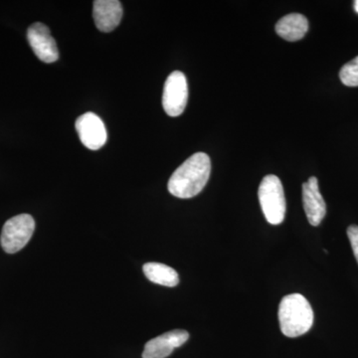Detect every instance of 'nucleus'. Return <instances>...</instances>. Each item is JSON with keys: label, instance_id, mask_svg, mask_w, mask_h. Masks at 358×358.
<instances>
[{"label": "nucleus", "instance_id": "nucleus-1", "mask_svg": "<svg viewBox=\"0 0 358 358\" xmlns=\"http://www.w3.org/2000/svg\"><path fill=\"white\" fill-rule=\"evenodd\" d=\"M210 173L211 162L208 155L197 152L174 171L167 185L169 192L178 199H192L203 190Z\"/></svg>", "mask_w": 358, "mask_h": 358}, {"label": "nucleus", "instance_id": "nucleus-2", "mask_svg": "<svg viewBox=\"0 0 358 358\" xmlns=\"http://www.w3.org/2000/svg\"><path fill=\"white\" fill-rule=\"evenodd\" d=\"M280 327L287 338H299L307 334L313 324V310L301 294H291L282 299L279 306Z\"/></svg>", "mask_w": 358, "mask_h": 358}, {"label": "nucleus", "instance_id": "nucleus-3", "mask_svg": "<svg viewBox=\"0 0 358 358\" xmlns=\"http://www.w3.org/2000/svg\"><path fill=\"white\" fill-rule=\"evenodd\" d=\"M258 196L268 222L272 225L281 224L286 215L287 203L280 178L273 174L265 176L259 186Z\"/></svg>", "mask_w": 358, "mask_h": 358}, {"label": "nucleus", "instance_id": "nucleus-4", "mask_svg": "<svg viewBox=\"0 0 358 358\" xmlns=\"http://www.w3.org/2000/svg\"><path fill=\"white\" fill-rule=\"evenodd\" d=\"M35 230V221L29 214H20L9 219L2 228V248L8 254L17 253L31 239Z\"/></svg>", "mask_w": 358, "mask_h": 358}, {"label": "nucleus", "instance_id": "nucleus-5", "mask_svg": "<svg viewBox=\"0 0 358 358\" xmlns=\"http://www.w3.org/2000/svg\"><path fill=\"white\" fill-rule=\"evenodd\" d=\"M188 101V85L185 75L174 71L167 77L162 94V106L169 117H178L185 112Z\"/></svg>", "mask_w": 358, "mask_h": 358}, {"label": "nucleus", "instance_id": "nucleus-6", "mask_svg": "<svg viewBox=\"0 0 358 358\" xmlns=\"http://www.w3.org/2000/svg\"><path fill=\"white\" fill-rule=\"evenodd\" d=\"M27 39L33 52L42 62H55L59 58V51L55 39L50 30L43 23L36 22L27 30Z\"/></svg>", "mask_w": 358, "mask_h": 358}, {"label": "nucleus", "instance_id": "nucleus-7", "mask_svg": "<svg viewBox=\"0 0 358 358\" xmlns=\"http://www.w3.org/2000/svg\"><path fill=\"white\" fill-rule=\"evenodd\" d=\"M75 126L80 140L89 150H100L105 145L108 138L107 129L100 117L94 113L80 115Z\"/></svg>", "mask_w": 358, "mask_h": 358}, {"label": "nucleus", "instance_id": "nucleus-8", "mask_svg": "<svg viewBox=\"0 0 358 358\" xmlns=\"http://www.w3.org/2000/svg\"><path fill=\"white\" fill-rule=\"evenodd\" d=\"M189 338V334L182 329L169 331L148 341L143 350V358H166L176 348L185 345Z\"/></svg>", "mask_w": 358, "mask_h": 358}, {"label": "nucleus", "instance_id": "nucleus-9", "mask_svg": "<svg viewBox=\"0 0 358 358\" xmlns=\"http://www.w3.org/2000/svg\"><path fill=\"white\" fill-rule=\"evenodd\" d=\"M303 202L308 223L317 227L326 216L327 204L320 194L319 181L315 176L303 185Z\"/></svg>", "mask_w": 358, "mask_h": 358}, {"label": "nucleus", "instance_id": "nucleus-10", "mask_svg": "<svg viewBox=\"0 0 358 358\" xmlns=\"http://www.w3.org/2000/svg\"><path fill=\"white\" fill-rule=\"evenodd\" d=\"M122 13V3L117 0L94 1V20L100 31L108 33L115 30L121 23Z\"/></svg>", "mask_w": 358, "mask_h": 358}, {"label": "nucleus", "instance_id": "nucleus-11", "mask_svg": "<svg viewBox=\"0 0 358 358\" xmlns=\"http://www.w3.org/2000/svg\"><path fill=\"white\" fill-rule=\"evenodd\" d=\"M308 30V21L303 14L291 13L284 16L275 25V32L287 41L303 39Z\"/></svg>", "mask_w": 358, "mask_h": 358}, {"label": "nucleus", "instance_id": "nucleus-12", "mask_svg": "<svg viewBox=\"0 0 358 358\" xmlns=\"http://www.w3.org/2000/svg\"><path fill=\"white\" fill-rule=\"evenodd\" d=\"M143 268L145 277L155 284L169 287V288L178 285V272L169 266L160 263H147Z\"/></svg>", "mask_w": 358, "mask_h": 358}, {"label": "nucleus", "instance_id": "nucleus-13", "mask_svg": "<svg viewBox=\"0 0 358 358\" xmlns=\"http://www.w3.org/2000/svg\"><path fill=\"white\" fill-rule=\"evenodd\" d=\"M339 78L345 86L358 87V56L341 68Z\"/></svg>", "mask_w": 358, "mask_h": 358}, {"label": "nucleus", "instance_id": "nucleus-14", "mask_svg": "<svg viewBox=\"0 0 358 358\" xmlns=\"http://www.w3.org/2000/svg\"><path fill=\"white\" fill-rule=\"evenodd\" d=\"M348 236L350 239V245L353 254H355V259H357L358 263V226L352 225L348 228Z\"/></svg>", "mask_w": 358, "mask_h": 358}, {"label": "nucleus", "instance_id": "nucleus-15", "mask_svg": "<svg viewBox=\"0 0 358 358\" xmlns=\"http://www.w3.org/2000/svg\"><path fill=\"white\" fill-rule=\"evenodd\" d=\"M355 11H357V13H358V0H357V1H355Z\"/></svg>", "mask_w": 358, "mask_h": 358}]
</instances>
